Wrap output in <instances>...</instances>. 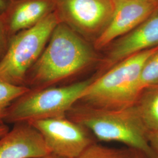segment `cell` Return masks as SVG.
Wrapping results in <instances>:
<instances>
[{
    "label": "cell",
    "mask_w": 158,
    "mask_h": 158,
    "mask_svg": "<svg viewBox=\"0 0 158 158\" xmlns=\"http://www.w3.org/2000/svg\"><path fill=\"white\" fill-rule=\"evenodd\" d=\"M94 51L64 23H59L44 51L26 76L30 90L56 86L79 73L95 60Z\"/></svg>",
    "instance_id": "cell-1"
},
{
    "label": "cell",
    "mask_w": 158,
    "mask_h": 158,
    "mask_svg": "<svg viewBox=\"0 0 158 158\" xmlns=\"http://www.w3.org/2000/svg\"><path fill=\"white\" fill-rule=\"evenodd\" d=\"M66 117L91 131L100 141L121 142L155 158L148 142L149 132L135 106L107 109L78 102L70 109Z\"/></svg>",
    "instance_id": "cell-2"
},
{
    "label": "cell",
    "mask_w": 158,
    "mask_h": 158,
    "mask_svg": "<svg viewBox=\"0 0 158 158\" xmlns=\"http://www.w3.org/2000/svg\"><path fill=\"white\" fill-rule=\"evenodd\" d=\"M158 46L135 53L118 63L96 79L79 102L95 107L121 109L134 106L142 89V70Z\"/></svg>",
    "instance_id": "cell-3"
},
{
    "label": "cell",
    "mask_w": 158,
    "mask_h": 158,
    "mask_svg": "<svg viewBox=\"0 0 158 158\" xmlns=\"http://www.w3.org/2000/svg\"><path fill=\"white\" fill-rule=\"evenodd\" d=\"M95 79L93 77L40 90H29L8 108L4 123L15 124L65 117Z\"/></svg>",
    "instance_id": "cell-4"
},
{
    "label": "cell",
    "mask_w": 158,
    "mask_h": 158,
    "mask_svg": "<svg viewBox=\"0 0 158 158\" xmlns=\"http://www.w3.org/2000/svg\"><path fill=\"white\" fill-rule=\"evenodd\" d=\"M60 23L56 13L51 12L35 25L10 39L6 55L0 62V79L24 86L29 70L40 58Z\"/></svg>",
    "instance_id": "cell-5"
},
{
    "label": "cell",
    "mask_w": 158,
    "mask_h": 158,
    "mask_svg": "<svg viewBox=\"0 0 158 158\" xmlns=\"http://www.w3.org/2000/svg\"><path fill=\"white\" fill-rule=\"evenodd\" d=\"M29 123L42 135L51 154L62 158H78L94 142L88 130L66 116Z\"/></svg>",
    "instance_id": "cell-6"
},
{
    "label": "cell",
    "mask_w": 158,
    "mask_h": 158,
    "mask_svg": "<svg viewBox=\"0 0 158 158\" xmlns=\"http://www.w3.org/2000/svg\"><path fill=\"white\" fill-rule=\"evenodd\" d=\"M110 21L96 39L94 47L102 49L114 40L130 32L158 10V1L113 0Z\"/></svg>",
    "instance_id": "cell-7"
},
{
    "label": "cell",
    "mask_w": 158,
    "mask_h": 158,
    "mask_svg": "<svg viewBox=\"0 0 158 158\" xmlns=\"http://www.w3.org/2000/svg\"><path fill=\"white\" fill-rule=\"evenodd\" d=\"M58 6L67 22L80 31L91 33L107 26L113 15L114 2L113 0H58Z\"/></svg>",
    "instance_id": "cell-8"
},
{
    "label": "cell",
    "mask_w": 158,
    "mask_h": 158,
    "mask_svg": "<svg viewBox=\"0 0 158 158\" xmlns=\"http://www.w3.org/2000/svg\"><path fill=\"white\" fill-rule=\"evenodd\" d=\"M14 125L0 138V158H38L51 154L42 135L29 123Z\"/></svg>",
    "instance_id": "cell-9"
},
{
    "label": "cell",
    "mask_w": 158,
    "mask_h": 158,
    "mask_svg": "<svg viewBox=\"0 0 158 158\" xmlns=\"http://www.w3.org/2000/svg\"><path fill=\"white\" fill-rule=\"evenodd\" d=\"M158 46V10L117 42L110 52L104 66L110 69L128 57Z\"/></svg>",
    "instance_id": "cell-10"
},
{
    "label": "cell",
    "mask_w": 158,
    "mask_h": 158,
    "mask_svg": "<svg viewBox=\"0 0 158 158\" xmlns=\"http://www.w3.org/2000/svg\"><path fill=\"white\" fill-rule=\"evenodd\" d=\"M51 0H23L13 8L7 26L12 32L31 28L51 13Z\"/></svg>",
    "instance_id": "cell-11"
},
{
    "label": "cell",
    "mask_w": 158,
    "mask_h": 158,
    "mask_svg": "<svg viewBox=\"0 0 158 158\" xmlns=\"http://www.w3.org/2000/svg\"><path fill=\"white\" fill-rule=\"evenodd\" d=\"M134 106L148 132L158 130V84L142 89Z\"/></svg>",
    "instance_id": "cell-12"
},
{
    "label": "cell",
    "mask_w": 158,
    "mask_h": 158,
    "mask_svg": "<svg viewBox=\"0 0 158 158\" xmlns=\"http://www.w3.org/2000/svg\"><path fill=\"white\" fill-rule=\"evenodd\" d=\"M78 158H150L135 148H112L93 143Z\"/></svg>",
    "instance_id": "cell-13"
},
{
    "label": "cell",
    "mask_w": 158,
    "mask_h": 158,
    "mask_svg": "<svg viewBox=\"0 0 158 158\" xmlns=\"http://www.w3.org/2000/svg\"><path fill=\"white\" fill-rule=\"evenodd\" d=\"M29 90L25 86L12 85L0 79V125L5 124L6 113L12 102Z\"/></svg>",
    "instance_id": "cell-14"
},
{
    "label": "cell",
    "mask_w": 158,
    "mask_h": 158,
    "mask_svg": "<svg viewBox=\"0 0 158 158\" xmlns=\"http://www.w3.org/2000/svg\"><path fill=\"white\" fill-rule=\"evenodd\" d=\"M140 83L144 88L158 84V51L145 63L142 70Z\"/></svg>",
    "instance_id": "cell-15"
},
{
    "label": "cell",
    "mask_w": 158,
    "mask_h": 158,
    "mask_svg": "<svg viewBox=\"0 0 158 158\" xmlns=\"http://www.w3.org/2000/svg\"><path fill=\"white\" fill-rule=\"evenodd\" d=\"M10 40H8L6 34L4 24L0 20V62L2 60L7 51Z\"/></svg>",
    "instance_id": "cell-16"
},
{
    "label": "cell",
    "mask_w": 158,
    "mask_h": 158,
    "mask_svg": "<svg viewBox=\"0 0 158 158\" xmlns=\"http://www.w3.org/2000/svg\"><path fill=\"white\" fill-rule=\"evenodd\" d=\"M148 139L155 158H158V130L149 132Z\"/></svg>",
    "instance_id": "cell-17"
},
{
    "label": "cell",
    "mask_w": 158,
    "mask_h": 158,
    "mask_svg": "<svg viewBox=\"0 0 158 158\" xmlns=\"http://www.w3.org/2000/svg\"><path fill=\"white\" fill-rule=\"evenodd\" d=\"M10 130L9 127L6 124L0 125V138L6 134Z\"/></svg>",
    "instance_id": "cell-18"
},
{
    "label": "cell",
    "mask_w": 158,
    "mask_h": 158,
    "mask_svg": "<svg viewBox=\"0 0 158 158\" xmlns=\"http://www.w3.org/2000/svg\"><path fill=\"white\" fill-rule=\"evenodd\" d=\"M6 9V4L4 0H0V15L2 14Z\"/></svg>",
    "instance_id": "cell-19"
},
{
    "label": "cell",
    "mask_w": 158,
    "mask_h": 158,
    "mask_svg": "<svg viewBox=\"0 0 158 158\" xmlns=\"http://www.w3.org/2000/svg\"><path fill=\"white\" fill-rule=\"evenodd\" d=\"M60 158V157H58L57 156H55L54 155H52V154H50V155H46L45 156H43V157H40V158Z\"/></svg>",
    "instance_id": "cell-20"
},
{
    "label": "cell",
    "mask_w": 158,
    "mask_h": 158,
    "mask_svg": "<svg viewBox=\"0 0 158 158\" xmlns=\"http://www.w3.org/2000/svg\"><path fill=\"white\" fill-rule=\"evenodd\" d=\"M145 1H158V0H145Z\"/></svg>",
    "instance_id": "cell-21"
}]
</instances>
